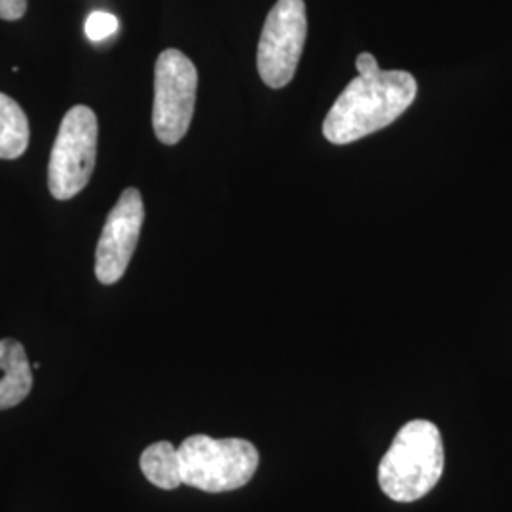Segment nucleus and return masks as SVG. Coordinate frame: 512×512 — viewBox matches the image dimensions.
<instances>
[{"mask_svg":"<svg viewBox=\"0 0 512 512\" xmlns=\"http://www.w3.org/2000/svg\"><path fill=\"white\" fill-rule=\"evenodd\" d=\"M418 93L416 78L406 71H378L357 76L334 101L323 133L334 145H349L393 124Z\"/></svg>","mask_w":512,"mask_h":512,"instance_id":"f257e3e1","label":"nucleus"},{"mask_svg":"<svg viewBox=\"0 0 512 512\" xmlns=\"http://www.w3.org/2000/svg\"><path fill=\"white\" fill-rule=\"evenodd\" d=\"M444 473V444L439 427L427 420L408 421L395 435L378 467L380 488L389 499L412 503L429 494Z\"/></svg>","mask_w":512,"mask_h":512,"instance_id":"f03ea898","label":"nucleus"},{"mask_svg":"<svg viewBox=\"0 0 512 512\" xmlns=\"http://www.w3.org/2000/svg\"><path fill=\"white\" fill-rule=\"evenodd\" d=\"M183 484L207 494L243 488L258 469V450L243 439L192 435L179 446Z\"/></svg>","mask_w":512,"mask_h":512,"instance_id":"7ed1b4c3","label":"nucleus"},{"mask_svg":"<svg viewBox=\"0 0 512 512\" xmlns=\"http://www.w3.org/2000/svg\"><path fill=\"white\" fill-rule=\"evenodd\" d=\"M97 116L90 107L76 105L59 126L48 165V186L55 200L67 202L92 179L97 158Z\"/></svg>","mask_w":512,"mask_h":512,"instance_id":"20e7f679","label":"nucleus"},{"mask_svg":"<svg viewBox=\"0 0 512 512\" xmlns=\"http://www.w3.org/2000/svg\"><path fill=\"white\" fill-rule=\"evenodd\" d=\"M198 92V71L179 50H164L154 69L152 126L164 145H177L190 128Z\"/></svg>","mask_w":512,"mask_h":512,"instance_id":"39448f33","label":"nucleus"},{"mask_svg":"<svg viewBox=\"0 0 512 512\" xmlns=\"http://www.w3.org/2000/svg\"><path fill=\"white\" fill-rule=\"evenodd\" d=\"M308 35L304 0H277L270 10L260 42L256 65L270 88H283L294 78Z\"/></svg>","mask_w":512,"mask_h":512,"instance_id":"423d86ee","label":"nucleus"},{"mask_svg":"<svg viewBox=\"0 0 512 512\" xmlns=\"http://www.w3.org/2000/svg\"><path fill=\"white\" fill-rule=\"evenodd\" d=\"M143 220L145 205L141 192L137 188L124 190L112 207L97 243L95 275L99 283L114 285L124 277L139 243Z\"/></svg>","mask_w":512,"mask_h":512,"instance_id":"0eeeda50","label":"nucleus"},{"mask_svg":"<svg viewBox=\"0 0 512 512\" xmlns=\"http://www.w3.org/2000/svg\"><path fill=\"white\" fill-rule=\"evenodd\" d=\"M33 387V366L18 340H0V410L14 408L27 399Z\"/></svg>","mask_w":512,"mask_h":512,"instance_id":"6e6552de","label":"nucleus"},{"mask_svg":"<svg viewBox=\"0 0 512 512\" xmlns=\"http://www.w3.org/2000/svg\"><path fill=\"white\" fill-rule=\"evenodd\" d=\"M141 471L148 482L162 490H175L183 484L179 448L171 442L160 440L150 444L141 454Z\"/></svg>","mask_w":512,"mask_h":512,"instance_id":"1a4fd4ad","label":"nucleus"},{"mask_svg":"<svg viewBox=\"0 0 512 512\" xmlns=\"http://www.w3.org/2000/svg\"><path fill=\"white\" fill-rule=\"evenodd\" d=\"M29 120L18 103L0 93V160H16L29 147Z\"/></svg>","mask_w":512,"mask_h":512,"instance_id":"9d476101","label":"nucleus"},{"mask_svg":"<svg viewBox=\"0 0 512 512\" xmlns=\"http://www.w3.org/2000/svg\"><path fill=\"white\" fill-rule=\"evenodd\" d=\"M120 27V21L116 16H112L109 12H92L90 18L86 21V35L93 42H101L105 38L112 37Z\"/></svg>","mask_w":512,"mask_h":512,"instance_id":"9b49d317","label":"nucleus"},{"mask_svg":"<svg viewBox=\"0 0 512 512\" xmlns=\"http://www.w3.org/2000/svg\"><path fill=\"white\" fill-rule=\"evenodd\" d=\"M27 12V0H0V19L18 21Z\"/></svg>","mask_w":512,"mask_h":512,"instance_id":"f8f14e48","label":"nucleus"},{"mask_svg":"<svg viewBox=\"0 0 512 512\" xmlns=\"http://www.w3.org/2000/svg\"><path fill=\"white\" fill-rule=\"evenodd\" d=\"M355 65H357V71H359L361 76H370V74L378 73V71H380L376 57L372 54H368V52H363V54L359 55Z\"/></svg>","mask_w":512,"mask_h":512,"instance_id":"ddd939ff","label":"nucleus"}]
</instances>
